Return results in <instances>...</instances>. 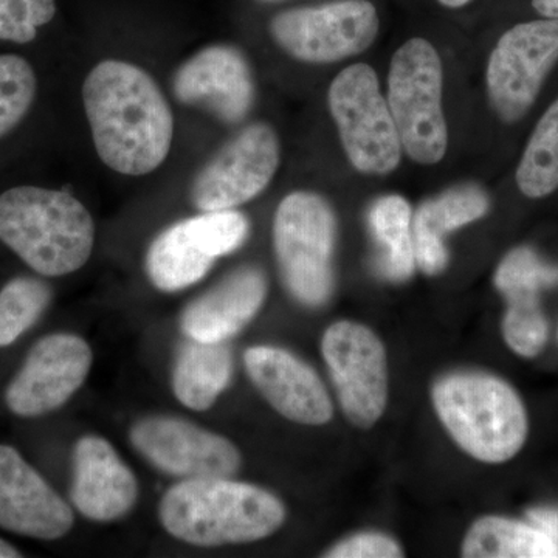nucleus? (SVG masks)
Returning <instances> with one entry per match:
<instances>
[{
  "instance_id": "8",
  "label": "nucleus",
  "mask_w": 558,
  "mask_h": 558,
  "mask_svg": "<svg viewBox=\"0 0 558 558\" xmlns=\"http://www.w3.org/2000/svg\"><path fill=\"white\" fill-rule=\"evenodd\" d=\"M248 231V219L234 208L180 220L149 245L146 274L161 292L190 288L207 277L216 259L240 248Z\"/></svg>"
},
{
  "instance_id": "22",
  "label": "nucleus",
  "mask_w": 558,
  "mask_h": 558,
  "mask_svg": "<svg viewBox=\"0 0 558 558\" xmlns=\"http://www.w3.org/2000/svg\"><path fill=\"white\" fill-rule=\"evenodd\" d=\"M468 558H557L558 546L535 524L483 517L472 524L462 542Z\"/></svg>"
},
{
  "instance_id": "10",
  "label": "nucleus",
  "mask_w": 558,
  "mask_h": 558,
  "mask_svg": "<svg viewBox=\"0 0 558 558\" xmlns=\"http://www.w3.org/2000/svg\"><path fill=\"white\" fill-rule=\"evenodd\" d=\"M270 33L290 57L326 64L368 49L379 33V16L368 0H341L282 11L271 20Z\"/></svg>"
},
{
  "instance_id": "26",
  "label": "nucleus",
  "mask_w": 558,
  "mask_h": 558,
  "mask_svg": "<svg viewBox=\"0 0 558 558\" xmlns=\"http://www.w3.org/2000/svg\"><path fill=\"white\" fill-rule=\"evenodd\" d=\"M36 97L31 62L16 54H0V138L24 120Z\"/></svg>"
},
{
  "instance_id": "9",
  "label": "nucleus",
  "mask_w": 558,
  "mask_h": 558,
  "mask_svg": "<svg viewBox=\"0 0 558 558\" xmlns=\"http://www.w3.org/2000/svg\"><path fill=\"white\" fill-rule=\"evenodd\" d=\"M322 355L348 421L359 428L376 425L388 403L387 351L379 336L341 319L326 329Z\"/></svg>"
},
{
  "instance_id": "3",
  "label": "nucleus",
  "mask_w": 558,
  "mask_h": 558,
  "mask_svg": "<svg viewBox=\"0 0 558 558\" xmlns=\"http://www.w3.org/2000/svg\"><path fill=\"white\" fill-rule=\"evenodd\" d=\"M0 241L43 277H64L89 260L95 223L68 191L16 186L0 194Z\"/></svg>"
},
{
  "instance_id": "25",
  "label": "nucleus",
  "mask_w": 558,
  "mask_h": 558,
  "mask_svg": "<svg viewBox=\"0 0 558 558\" xmlns=\"http://www.w3.org/2000/svg\"><path fill=\"white\" fill-rule=\"evenodd\" d=\"M51 292L36 278H14L0 290V348L9 347L38 322Z\"/></svg>"
},
{
  "instance_id": "20",
  "label": "nucleus",
  "mask_w": 558,
  "mask_h": 558,
  "mask_svg": "<svg viewBox=\"0 0 558 558\" xmlns=\"http://www.w3.org/2000/svg\"><path fill=\"white\" fill-rule=\"evenodd\" d=\"M487 209V194L473 185L458 186L425 202L413 218V250L418 269L427 275L446 269L449 255L444 236L483 218Z\"/></svg>"
},
{
  "instance_id": "27",
  "label": "nucleus",
  "mask_w": 558,
  "mask_h": 558,
  "mask_svg": "<svg viewBox=\"0 0 558 558\" xmlns=\"http://www.w3.org/2000/svg\"><path fill=\"white\" fill-rule=\"evenodd\" d=\"M502 319L506 343L521 357H535L548 340V323L539 307L538 295L508 296Z\"/></svg>"
},
{
  "instance_id": "11",
  "label": "nucleus",
  "mask_w": 558,
  "mask_h": 558,
  "mask_svg": "<svg viewBox=\"0 0 558 558\" xmlns=\"http://www.w3.org/2000/svg\"><path fill=\"white\" fill-rule=\"evenodd\" d=\"M558 62V20L515 25L501 36L487 69L488 98L499 119H523Z\"/></svg>"
},
{
  "instance_id": "23",
  "label": "nucleus",
  "mask_w": 558,
  "mask_h": 558,
  "mask_svg": "<svg viewBox=\"0 0 558 558\" xmlns=\"http://www.w3.org/2000/svg\"><path fill=\"white\" fill-rule=\"evenodd\" d=\"M371 230L379 244L380 267L392 281H403L416 267L413 250V215L400 196L381 197L369 213Z\"/></svg>"
},
{
  "instance_id": "4",
  "label": "nucleus",
  "mask_w": 558,
  "mask_h": 558,
  "mask_svg": "<svg viewBox=\"0 0 558 558\" xmlns=\"http://www.w3.org/2000/svg\"><path fill=\"white\" fill-rule=\"evenodd\" d=\"M433 409L462 451L486 464L519 454L527 438V414L515 389L481 371H454L432 389Z\"/></svg>"
},
{
  "instance_id": "31",
  "label": "nucleus",
  "mask_w": 558,
  "mask_h": 558,
  "mask_svg": "<svg viewBox=\"0 0 558 558\" xmlns=\"http://www.w3.org/2000/svg\"><path fill=\"white\" fill-rule=\"evenodd\" d=\"M529 520L532 524L545 531L558 546V509L537 508L529 510Z\"/></svg>"
},
{
  "instance_id": "14",
  "label": "nucleus",
  "mask_w": 558,
  "mask_h": 558,
  "mask_svg": "<svg viewBox=\"0 0 558 558\" xmlns=\"http://www.w3.org/2000/svg\"><path fill=\"white\" fill-rule=\"evenodd\" d=\"M92 349L72 333H51L28 352L20 373L11 380L5 402L11 413L38 417L61 409L87 379Z\"/></svg>"
},
{
  "instance_id": "17",
  "label": "nucleus",
  "mask_w": 558,
  "mask_h": 558,
  "mask_svg": "<svg viewBox=\"0 0 558 558\" xmlns=\"http://www.w3.org/2000/svg\"><path fill=\"white\" fill-rule=\"evenodd\" d=\"M73 526V513L47 481L0 444V527L24 537L58 539Z\"/></svg>"
},
{
  "instance_id": "7",
  "label": "nucleus",
  "mask_w": 558,
  "mask_h": 558,
  "mask_svg": "<svg viewBox=\"0 0 558 558\" xmlns=\"http://www.w3.org/2000/svg\"><path fill=\"white\" fill-rule=\"evenodd\" d=\"M329 108L347 156L359 171L387 174L398 167L402 143L369 65L354 64L336 76L330 84Z\"/></svg>"
},
{
  "instance_id": "29",
  "label": "nucleus",
  "mask_w": 558,
  "mask_h": 558,
  "mask_svg": "<svg viewBox=\"0 0 558 558\" xmlns=\"http://www.w3.org/2000/svg\"><path fill=\"white\" fill-rule=\"evenodd\" d=\"M57 14V0H0V40L27 44Z\"/></svg>"
},
{
  "instance_id": "12",
  "label": "nucleus",
  "mask_w": 558,
  "mask_h": 558,
  "mask_svg": "<svg viewBox=\"0 0 558 558\" xmlns=\"http://www.w3.org/2000/svg\"><path fill=\"white\" fill-rule=\"evenodd\" d=\"M279 167V142L269 124L245 128L194 178L191 202L201 211L233 209L267 189Z\"/></svg>"
},
{
  "instance_id": "24",
  "label": "nucleus",
  "mask_w": 558,
  "mask_h": 558,
  "mask_svg": "<svg viewBox=\"0 0 558 558\" xmlns=\"http://www.w3.org/2000/svg\"><path fill=\"white\" fill-rule=\"evenodd\" d=\"M524 196L538 199L558 189V100L538 121L517 170Z\"/></svg>"
},
{
  "instance_id": "28",
  "label": "nucleus",
  "mask_w": 558,
  "mask_h": 558,
  "mask_svg": "<svg viewBox=\"0 0 558 558\" xmlns=\"http://www.w3.org/2000/svg\"><path fill=\"white\" fill-rule=\"evenodd\" d=\"M558 284V267L546 264L531 248L512 250L499 264L495 286L508 299L512 295H538L539 290Z\"/></svg>"
},
{
  "instance_id": "16",
  "label": "nucleus",
  "mask_w": 558,
  "mask_h": 558,
  "mask_svg": "<svg viewBox=\"0 0 558 558\" xmlns=\"http://www.w3.org/2000/svg\"><path fill=\"white\" fill-rule=\"evenodd\" d=\"M244 363L252 384L282 417L315 427L332 418V400L325 384L292 352L253 347L245 351Z\"/></svg>"
},
{
  "instance_id": "1",
  "label": "nucleus",
  "mask_w": 558,
  "mask_h": 558,
  "mask_svg": "<svg viewBox=\"0 0 558 558\" xmlns=\"http://www.w3.org/2000/svg\"><path fill=\"white\" fill-rule=\"evenodd\" d=\"M83 101L95 149L110 170L137 178L167 160L174 117L148 72L131 62L102 61L84 80Z\"/></svg>"
},
{
  "instance_id": "15",
  "label": "nucleus",
  "mask_w": 558,
  "mask_h": 558,
  "mask_svg": "<svg viewBox=\"0 0 558 558\" xmlns=\"http://www.w3.org/2000/svg\"><path fill=\"white\" fill-rule=\"evenodd\" d=\"M172 90L182 105L207 109L223 123L245 119L255 86L248 62L231 46H209L180 65Z\"/></svg>"
},
{
  "instance_id": "19",
  "label": "nucleus",
  "mask_w": 558,
  "mask_h": 558,
  "mask_svg": "<svg viewBox=\"0 0 558 558\" xmlns=\"http://www.w3.org/2000/svg\"><path fill=\"white\" fill-rule=\"evenodd\" d=\"M267 295V279L255 267H242L183 311L190 340L220 343L240 333L256 317Z\"/></svg>"
},
{
  "instance_id": "30",
  "label": "nucleus",
  "mask_w": 558,
  "mask_h": 558,
  "mask_svg": "<svg viewBox=\"0 0 558 558\" xmlns=\"http://www.w3.org/2000/svg\"><path fill=\"white\" fill-rule=\"evenodd\" d=\"M329 558H398L403 557L402 546L381 532H362L337 543L325 554Z\"/></svg>"
},
{
  "instance_id": "13",
  "label": "nucleus",
  "mask_w": 558,
  "mask_h": 558,
  "mask_svg": "<svg viewBox=\"0 0 558 558\" xmlns=\"http://www.w3.org/2000/svg\"><path fill=\"white\" fill-rule=\"evenodd\" d=\"M131 442L154 468L183 480L231 478L241 468L240 450L229 439L178 417L142 418Z\"/></svg>"
},
{
  "instance_id": "2",
  "label": "nucleus",
  "mask_w": 558,
  "mask_h": 558,
  "mask_svg": "<svg viewBox=\"0 0 558 558\" xmlns=\"http://www.w3.org/2000/svg\"><path fill=\"white\" fill-rule=\"evenodd\" d=\"M159 513L172 537L204 548L258 542L286 521L274 494L230 478L183 480L161 498Z\"/></svg>"
},
{
  "instance_id": "18",
  "label": "nucleus",
  "mask_w": 558,
  "mask_h": 558,
  "mask_svg": "<svg viewBox=\"0 0 558 558\" xmlns=\"http://www.w3.org/2000/svg\"><path fill=\"white\" fill-rule=\"evenodd\" d=\"M134 473L119 453L98 436L81 438L73 453V505L94 521H113L126 515L137 501Z\"/></svg>"
},
{
  "instance_id": "33",
  "label": "nucleus",
  "mask_w": 558,
  "mask_h": 558,
  "mask_svg": "<svg viewBox=\"0 0 558 558\" xmlns=\"http://www.w3.org/2000/svg\"><path fill=\"white\" fill-rule=\"evenodd\" d=\"M22 557L20 550L7 543L5 539L0 538V558H17Z\"/></svg>"
},
{
  "instance_id": "34",
  "label": "nucleus",
  "mask_w": 558,
  "mask_h": 558,
  "mask_svg": "<svg viewBox=\"0 0 558 558\" xmlns=\"http://www.w3.org/2000/svg\"><path fill=\"white\" fill-rule=\"evenodd\" d=\"M442 5L450 7V9H459V7H464L465 3H469L470 0H439Z\"/></svg>"
},
{
  "instance_id": "6",
  "label": "nucleus",
  "mask_w": 558,
  "mask_h": 558,
  "mask_svg": "<svg viewBox=\"0 0 558 558\" xmlns=\"http://www.w3.org/2000/svg\"><path fill=\"white\" fill-rule=\"evenodd\" d=\"M274 244L281 277L304 306L317 307L332 293L336 218L318 194H289L275 215Z\"/></svg>"
},
{
  "instance_id": "5",
  "label": "nucleus",
  "mask_w": 558,
  "mask_h": 558,
  "mask_svg": "<svg viewBox=\"0 0 558 558\" xmlns=\"http://www.w3.org/2000/svg\"><path fill=\"white\" fill-rule=\"evenodd\" d=\"M388 106L402 149L417 163L435 165L447 149L442 62L425 39L403 44L391 61Z\"/></svg>"
},
{
  "instance_id": "21",
  "label": "nucleus",
  "mask_w": 558,
  "mask_h": 558,
  "mask_svg": "<svg viewBox=\"0 0 558 558\" xmlns=\"http://www.w3.org/2000/svg\"><path fill=\"white\" fill-rule=\"evenodd\" d=\"M233 373V359L226 341L191 340L180 349L172 371V389L186 409L207 411L226 391Z\"/></svg>"
},
{
  "instance_id": "32",
  "label": "nucleus",
  "mask_w": 558,
  "mask_h": 558,
  "mask_svg": "<svg viewBox=\"0 0 558 558\" xmlns=\"http://www.w3.org/2000/svg\"><path fill=\"white\" fill-rule=\"evenodd\" d=\"M532 5L546 20H558V0H532Z\"/></svg>"
}]
</instances>
